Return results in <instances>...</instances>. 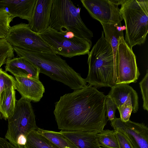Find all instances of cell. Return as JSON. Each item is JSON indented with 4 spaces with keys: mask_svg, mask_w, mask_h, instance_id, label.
Listing matches in <instances>:
<instances>
[{
    "mask_svg": "<svg viewBox=\"0 0 148 148\" xmlns=\"http://www.w3.org/2000/svg\"><path fill=\"white\" fill-rule=\"evenodd\" d=\"M88 54L89 70L86 82L95 88L114 85L117 78L116 62L112 47L105 40L103 31Z\"/></svg>",
    "mask_w": 148,
    "mask_h": 148,
    "instance_id": "obj_3",
    "label": "cell"
},
{
    "mask_svg": "<svg viewBox=\"0 0 148 148\" xmlns=\"http://www.w3.org/2000/svg\"><path fill=\"white\" fill-rule=\"evenodd\" d=\"M101 24L103 29L105 38L112 47L116 62L119 39L123 36V31L125 29V27L122 26L121 22L111 24Z\"/></svg>",
    "mask_w": 148,
    "mask_h": 148,
    "instance_id": "obj_18",
    "label": "cell"
},
{
    "mask_svg": "<svg viewBox=\"0 0 148 148\" xmlns=\"http://www.w3.org/2000/svg\"><path fill=\"white\" fill-rule=\"evenodd\" d=\"M116 103L117 108L128 99L132 101V112H137L138 109V97L136 91L127 84H115L111 87L108 95Z\"/></svg>",
    "mask_w": 148,
    "mask_h": 148,
    "instance_id": "obj_16",
    "label": "cell"
},
{
    "mask_svg": "<svg viewBox=\"0 0 148 148\" xmlns=\"http://www.w3.org/2000/svg\"><path fill=\"white\" fill-rule=\"evenodd\" d=\"M58 55L71 58L88 54L91 48V40L78 37L71 32H60L48 27L38 34Z\"/></svg>",
    "mask_w": 148,
    "mask_h": 148,
    "instance_id": "obj_7",
    "label": "cell"
},
{
    "mask_svg": "<svg viewBox=\"0 0 148 148\" xmlns=\"http://www.w3.org/2000/svg\"><path fill=\"white\" fill-rule=\"evenodd\" d=\"M120 12L125 24V41L131 48L144 43L148 32V0H121Z\"/></svg>",
    "mask_w": 148,
    "mask_h": 148,
    "instance_id": "obj_4",
    "label": "cell"
},
{
    "mask_svg": "<svg viewBox=\"0 0 148 148\" xmlns=\"http://www.w3.org/2000/svg\"><path fill=\"white\" fill-rule=\"evenodd\" d=\"M14 88L21 97L34 102H39L45 92V87L39 79L15 77Z\"/></svg>",
    "mask_w": 148,
    "mask_h": 148,
    "instance_id": "obj_12",
    "label": "cell"
},
{
    "mask_svg": "<svg viewBox=\"0 0 148 148\" xmlns=\"http://www.w3.org/2000/svg\"><path fill=\"white\" fill-rule=\"evenodd\" d=\"M14 57L13 47L5 38H0V68L8 60Z\"/></svg>",
    "mask_w": 148,
    "mask_h": 148,
    "instance_id": "obj_23",
    "label": "cell"
},
{
    "mask_svg": "<svg viewBox=\"0 0 148 148\" xmlns=\"http://www.w3.org/2000/svg\"><path fill=\"white\" fill-rule=\"evenodd\" d=\"M143 101V109L148 111V71L142 80L139 83Z\"/></svg>",
    "mask_w": 148,
    "mask_h": 148,
    "instance_id": "obj_26",
    "label": "cell"
},
{
    "mask_svg": "<svg viewBox=\"0 0 148 148\" xmlns=\"http://www.w3.org/2000/svg\"><path fill=\"white\" fill-rule=\"evenodd\" d=\"M14 18L4 8H0V38H5Z\"/></svg>",
    "mask_w": 148,
    "mask_h": 148,
    "instance_id": "obj_24",
    "label": "cell"
},
{
    "mask_svg": "<svg viewBox=\"0 0 148 148\" xmlns=\"http://www.w3.org/2000/svg\"><path fill=\"white\" fill-rule=\"evenodd\" d=\"M0 148H17L5 139L0 137Z\"/></svg>",
    "mask_w": 148,
    "mask_h": 148,
    "instance_id": "obj_30",
    "label": "cell"
},
{
    "mask_svg": "<svg viewBox=\"0 0 148 148\" xmlns=\"http://www.w3.org/2000/svg\"><path fill=\"white\" fill-rule=\"evenodd\" d=\"M90 16L101 23L111 24L121 22L123 19L119 5L113 0H81Z\"/></svg>",
    "mask_w": 148,
    "mask_h": 148,
    "instance_id": "obj_10",
    "label": "cell"
},
{
    "mask_svg": "<svg viewBox=\"0 0 148 148\" xmlns=\"http://www.w3.org/2000/svg\"><path fill=\"white\" fill-rule=\"evenodd\" d=\"M118 109L120 114V118L122 121L126 122L130 120L132 110V101L128 99Z\"/></svg>",
    "mask_w": 148,
    "mask_h": 148,
    "instance_id": "obj_27",
    "label": "cell"
},
{
    "mask_svg": "<svg viewBox=\"0 0 148 148\" xmlns=\"http://www.w3.org/2000/svg\"><path fill=\"white\" fill-rule=\"evenodd\" d=\"M36 130L60 148H78L60 132L45 130L39 127Z\"/></svg>",
    "mask_w": 148,
    "mask_h": 148,
    "instance_id": "obj_21",
    "label": "cell"
},
{
    "mask_svg": "<svg viewBox=\"0 0 148 148\" xmlns=\"http://www.w3.org/2000/svg\"><path fill=\"white\" fill-rule=\"evenodd\" d=\"M99 148H109L107 147H101L100 146Z\"/></svg>",
    "mask_w": 148,
    "mask_h": 148,
    "instance_id": "obj_31",
    "label": "cell"
},
{
    "mask_svg": "<svg viewBox=\"0 0 148 148\" xmlns=\"http://www.w3.org/2000/svg\"><path fill=\"white\" fill-rule=\"evenodd\" d=\"M60 132L78 148H99L96 134L88 132L61 130Z\"/></svg>",
    "mask_w": 148,
    "mask_h": 148,
    "instance_id": "obj_17",
    "label": "cell"
},
{
    "mask_svg": "<svg viewBox=\"0 0 148 148\" xmlns=\"http://www.w3.org/2000/svg\"><path fill=\"white\" fill-rule=\"evenodd\" d=\"M16 100L14 86L3 91L0 95V116L6 120L13 114Z\"/></svg>",
    "mask_w": 148,
    "mask_h": 148,
    "instance_id": "obj_19",
    "label": "cell"
},
{
    "mask_svg": "<svg viewBox=\"0 0 148 148\" xmlns=\"http://www.w3.org/2000/svg\"><path fill=\"white\" fill-rule=\"evenodd\" d=\"M123 36L119 39L116 57L117 80L115 84L135 83L140 75L136 56Z\"/></svg>",
    "mask_w": 148,
    "mask_h": 148,
    "instance_id": "obj_9",
    "label": "cell"
},
{
    "mask_svg": "<svg viewBox=\"0 0 148 148\" xmlns=\"http://www.w3.org/2000/svg\"><path fill=\"white\" fill-rule=\"evenodd\" d=\"M37 0H0V8L8 9L14 18L18 17L29 22L32 16Z\"/></svg>",
    "mask_w": 148,
    "mask_h": 148,
    "instance_id": "obj_15",
    "label": "cell"
},
{
    "mask_svg": "<svg viewBox=\"0 0 148 148\" xmlns=\"http://www.w3.org/2000/svg\"><path fill=\"white\" fill-rule=\"evenodd\" d=\"M5 64V71L15 77L39 79V69L23 57L14 58Z\"/></svg>",
    "mask_w": 148,
    "mask_h": 148,
    "instance_id": "obj_14",
    "label": "cell"
},
{
    "mask_svg": "<svg viewBox=\"0 0 148 148\" xmlns=\"http://www.w3.org/2000/svg\"><path fill=\"white\" fill-rule=\"evenodd\" d=\"M23 148H60L36 130L30 132L27 137Z\"/></svg>",
    "mask_w": 148,
    "mask_h": 148,
    "instance_id": "obj_20",
    "label": "cell"
},
{
    "mask_svg": "<svg viewBox=\"0 0 148 148\" xmlns=\"http://www.w3.org/2000/svg\"><path fill=\"white\" fill-rule=\"evenodd\" d=\"M114 130L124 134L134 148H148V128L143 123L133 122L130 120L124 122L115 117L111 121Z\"/></svg>",
    "mask_w": 148,
    "mask_h": 148,
    "instance_id": "obj_11",
    "label": "cell"
},
{
    "mask_svg": "<svg viewBox=\"0 0 148 148\" xmlns=\"http://www.w3.org/2000/svg\"><path fill=\"white\" fill-rule=\"evenodd\" d=\"M52 0H37L32 18L28 24L37 34L42 33L49 27Z\"/></svg>",
    "mask_w": 148,
    "mask_h": 148,
    "instance_id": "obj_13",
    "label": "cell"
},
{
    "mask_svg": "<svg viewBox=\"0 0 148 148\" xmlns=\"http://www.w3.org/2000/svg\"><path fill=\"white\" fill-rule=\"evenodd\" d=\"M105 105L106 112V116L110 121H112L114 117L115 113L117 106L114 101L110 97L107 96Z\"/></svg>",
    "mask_w": 148,
    "mask_h": 148,
    "instance_id": "obj_28",
    "label": "cell"
},
{
    "mask_svg": "<svg viewBox=\"0 0 148 148\" xmlns=\"http://www.w3.org/2000/svg\"><path fill=\"white\" fill-rule=\"evenodd\" d=\"M5 38L13 47L37 52L55 53L50 46L31 29L28 24L20 23L11 27Z\"/></svg>",
    "mask_w": 148,
    "mask_h": 148,
    "instance_id": "obj_8",
    "label": "cell"
},
{
    "mask_svg": "<svg viewBox=\"0 0 148 148\" xmlns=\"http://www.w3.org/2000/svg\"><path fill=\"white\" fill-rule=\"evenodd\" d=\"M106 97L90 85L61 96L53 111L58 128L95 134L101 132L107 123Z\"/></svg>",
    "mask_w": 148,
    "mask_h": 148,
    "instance_id": "obj_1",
    "label": "cell"
},
{
    "mask_svg": "<svg viewBox=\"0 0 148 148\" xmlns=\"http://www.w3.org/2000/svg\"><path fill=\"white\" fill-rule=\"evenodd\" d=\"M8 120L5 139L16 148H23L28 134L38 128L31 101L22 97L16 100L14 113Z\"/></svg>",
    "mask_w": 148,
    "mask_h": 148,
    "instance_id": "obj_6",
    "label": "cell"
},
{
    "mask_svg": "<svg viewBox=\"0 0 148 148\" xmlns=\"http://www.w3.org/2000/svg\"><path fill=\"white\" fill-rule=\"evenodd\" d=\"M49 27L60 32H71L76 36L91 40L92 32L80 15L81 8L70 0H52Z\"/></svg>",
    "mask_w": 148,
    "mask_h": 148,
    "instance_id": "obj_5",
    "label": "cell"
},
{
    "mask_svg": "<svg viewBox=\"0 0 148 148\" xmlns=\"http://www.w3.org/2000/svg\"><path fill=\"white\" fill-rule=\"evenodd\" d=\"M114 130L119 148H134L129 139L124 134L119 131Z\"/></svg>",
    "mask_w": 148,
    "mask_h": 148,
    "instance_id": "obj_29",
    "label": "cell"
},
{
    "mask_svg": "<svg viewBox=\"0 0 148 148\" xmlns=\"http://www.w3.org/2000/svg\"><path fill=\"white\" fill-rule=\"evenodd\" d=\"M96 136L100 146L109 148H119L114 130H103L96 134Z\"/></svg>",
    "mask_w": 148,
    "mask_h": 148,
    "instance_id": "obj_22",
    "label": "cell"
},
{
    "mask_svg": "<svg viewBox=\"0 0 148 148\" xmlns=\"http://www.w3.org/2000/svg\"><path fill=\"white\" fill-rule=\"evenodd\" d=\"M14 78L0 68V95L5 90L14 86Z\"/></svg>",
    "mask_w": 148,
    "mask_h": 148,
    "instance_id": "obj_25",
    "label": "cell"
},
{
    "mask_svg": "<svg viewBox=\"0 0 148 148\" xmlns=\"http://www.w3.org/2000/svg\"><path fill=\"white\" fill-rule=\"evenodd\" d=\"M19 57H23L37 66L40 72L75 90L86 87V81L58 55L39 52L13 47Z\"/></svg>",
    "mask_w": 148,
    "mask_h": 148,
    "instance_id": "obj_2",
    "label": "cell"
}]
</instances>
